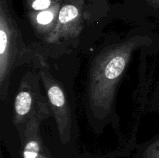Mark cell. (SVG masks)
I'll return each instance as SVG.
<instances>
[{
  "mask_svg": "<svg viewBox=\"0 0 159 158\" xmlns=\"http://www.w3.org/2000/svg\"><path fill=\"white\" fill-rule=\"evenodd\" d=\"M146 43L144 37L134 36L104 46L92 60L85 103L90 122L99 125V124L107 125L115 116L118 86L134 51Z\"/></svg>",
  "mask_w": 159,
  "mask_h": 158,
  "instance_id": "6da1fadb",
  "label": "cell"
},
{
  "mask_svg": "<svg viewBox=\"0 0 159 158\" xmlns=\"http://www.w3.org/2000/svg\"><path fill=\"white\" fill-rule=\"evenodd\" d=\"M29 49L23 41L7 0H0V98L7 100L9 81L16 67L26 62Z\"/></svg>",
  "mask_w": 159,
  "mask_h": 158,
  "instance_id": "7a4b0ae2",
  "label": "cell"
},
{
  "mask_svg": "<svg viewBox=\"0 0 159 158\" xmlns=\"http://www.w3.org/2000/svg\"><path fill=\"white\" fill-rule=\"evenodd\" d=\"M39 74L44 85L51 112L57 123L61 141L66 144L71 140L72 120L69 104L67 100L65 90L56 80L48 69L42 56L39 57Z\"/></svg>",
  "mask_w": 159,
  "mask_h": 158,
  "instance_id": "3957f363",
  "label": "cell"
},
{
  "mask_svg": "<svg viewBox=\"0 0 159 158\" xmlns=\"http://www.w3.org/2000/svg\"><path fill=\"white\" fill-rule=\"evenodd\" d=\"M39 73H28L20 82V88L14 102L13 124L19 133V136L23 137L27 121L33 115L40 109L48 101L40 91Z\"/></svg>",
  "mask_w": 159,
  "mask_h": 158,
  "instance_id": "277c9868",
  "label": "cell"
},
{
  "mask_svg": "<svg viewBox=\"0 0 159 158\" xmlns=\"http://www.w3.org/2000/svg\"><path fill=\"white\" fill-rule=\"evenodd\" d=\"M85 0H64L54 30L44 40L48 44L77 38L83 29V9Z\"/></svg>",
  "mask_w": 159,
  "mask_h": 158,
  "instance_id": "5b68a950",
  "label": "cell"
},
{
  "mask_svg": "<svg viewBox=\"0 0 159 158\" xmlns=\"http://www.w3.org/2000/svg\"><path fill=\"white\" fill-rule=\"evenodd\" d=\"M48 102L37 110L27 121L24 134L20 138L19 158H54L40 136V123L51 116Z\"/></svg>",
  "mask_w": 159,
  "mask_h": 158,
  "instance_id": "8992f818",
  "label": "cell"
},
{
  "mask_svg": "<svg viewBox=\"0 0 159 158\" xmlns=\"http://www.w3.org/2000/svg\"><path fill=\"white\" fill-rule=\"evenodd\" d=\"M64 0H58L52 7L40 12H26L30 23L36 35L45 39L54 30L57 23L59 11Z\"/></svg>",
  "mask_w": 159,
  "mask_h": 158,
  "instance_id": "52a82bcc",
  "label": "cell"
},
{
  "mask_svg": "<svg viewBox=\"0 0 159 158\" xmlns=\"http://www.w3.org/2000/svg\"><path fill=\"white\" fill-rule=\"evenodd\" d=\"M134 158H159V135L140 144Z\"/></svg>",
  "mask_w": 159,
  "mask_h": 158,
  "instance_id": "ba28073f",
  "label": "cell"
},
{
  "mask_svg": "<svg viewBox=\"0 0 159 158\" xmlns=\"http://www.w3.org/2000/svg\"><path fill=\"white\" fill-rule=\"evenodd\" d=\"M58 0H26V12H40L50 9Z\"/></svg>",
  "mask_w": 159,
  "mask_h": 158,
  "instance_id": "9c48e42d",
  "label": "cell"
},
{
  "mask_svg": "<svg viewBox=\"0 0 159 158\" xmlns=\"http://www.w3.org/2000/svg\"><path fill=\"white\" fill-rule=\"evenodd\" d=\"M154 99H155V105H157V108H158V109L159 110V83L158 86H157L156 89H155Z\"/></svg>",
  "mask_w": 159,
  "mask_h": 158,
  "instance_id": "30bf717a",
  "label": "cell"
},
{
  "mask_svg": "<svg viewBox=\"0 0 159 158\" xmlns=\"http://www.w3.org/2000/svg\"><path fill=\"white\" fill-rule=\"evenodd\" d=\"M146 1L154 8L159 9V0H146Z\"/></svg>",
  "mask_w": 159,
  "mask_h": 158,
  "instance_id": "8fae6325",
  "label": "cell"
},
{
  "mask_svg": "<svg viewBox=\"0 0 159 158\" xmlns=\"http://www.w3.org/2000/svg\"><path fill=\"white\" fill-rule=\"evenodd\" d=\"M76 158H99V157H97V156H93V155L87 153V154H83V155H82V156H78V157H76Z\"/></svg>",
  "mask_w": 159,
  "mask_h": 158,
  "instance_id": "7c38bea8",
  "label": "cell"
}]
</instances>
